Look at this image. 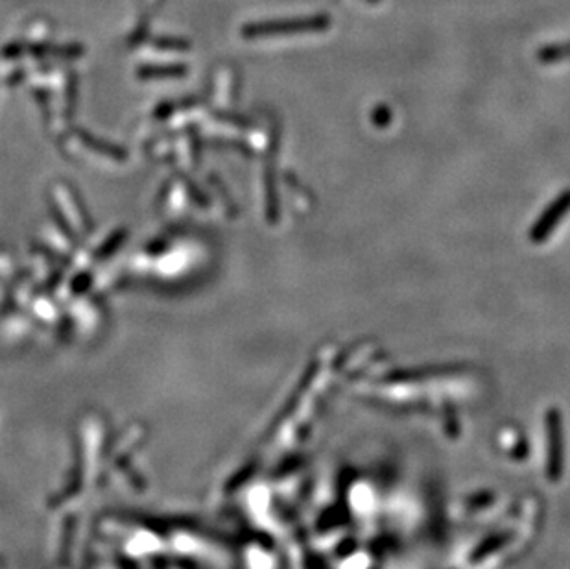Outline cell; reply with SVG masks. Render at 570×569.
<instances>
[{
	"label": "cell",
	"mask_w": 570,
	"mask_h": 569,
	"mask_svg": "<svg viewBox=\"0 0 570 569\" xmlns=\"http://www.w3.org/2000/svg\"><path fill=\"white\" fill-rule=\"evenodd\" d=\"M569 211H570V191H566V193L561 194L557 200H554V202L548 205L547 211L542 213L541 217L537 218L535 226H533L532 231H530V239H532V242H545L547 237L554 231V227L559 224L561 218L565 217Z\"/></svg>",
	"instance_id": "obj_1"
},
{
	"label": "cell",
	"mask_w": 570,
	"mask_h": 569,
	"mask_svg": "<svg viewBox=\"0 0 570 569\" xmlns=\"http://www.w3.org/2000/svg\"><path fill=\"white\" fill-rule=\"evenodd\" d=\"M321 26V21H314V23H309V21H301V23H286V24H261V26H255L251 28V33H275L277 30H304V28H319Z\"/></svg>",
	"instance_id": "obj_2"
}]
</instances>
